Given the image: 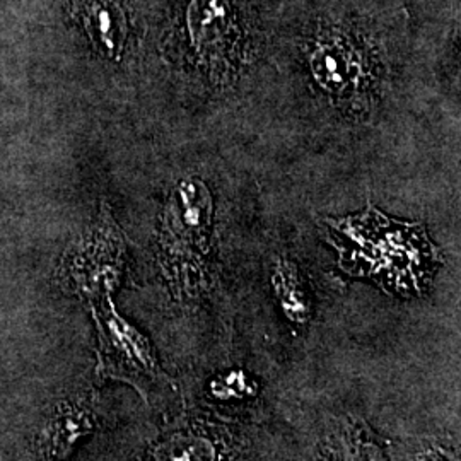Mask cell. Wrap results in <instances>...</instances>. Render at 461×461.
Listing matches in <instances>:
<instances>
[{
  "instance_id": "6da1fadb",
  "label": "cell",
  "mask_w": 461,
  "mask_h": 461,
  "mask_svg": "<svg viewBox=\"0 0 461 461\" xmlns=\"http://www.w3.org/2000/svg\"><path fill=\"white\" fill-rule=\"evenodd\" d=\"M329 241L340 268L398 296H417L441 264L422 224L400 222L369 205L363 214L329 219Z\"/></svg>"
},
{
  "instance_id": "7a4b0ae2",
  "label": "cell",
  "mask_w": 461,
  "mask_h": 461,
  "mask_svg": "<svg viewBox=\"0 0 461 461\" xmlns=\"http://www.w3.org/2000/svg\"><path fill=\"white\" fill-rule=\"evenodd\" d=\"M214 198L195 176L176 183L166 200L159 230V267L171 294L194 299L209 289L212 268Z\"/></svg>"
},
{
  "instance_id": "3957f363",
  "label": "cell",
  "mask_w": 461,
  "mask_h": 461,
  "mask_svg": "<svg viewBox=\"0 0 461 461\" xmlns=\"http://www.w3.org/2000/svg\"><path fill=\"white\" fill-rule=\"evenodd\" d=\"M89 306L98 335L96 378L101 383H125L149 403L150 396L169 383L154 347L146 335L118 314L112 296L96 299Z\"/></svg>"
},
{
  "instance_id": "277c9868",
  "label": "cell",
  "mask_w": 461,
  "mask_h": 461,
  "mask_svg": "<svg viewBox=\"0 0 461 461\" xmlns=\"http://www.w3.org/2000/svg\"><path fill=\"white\" fill-rule=\"evenodd\" d=\"M308 62L314 83L335 104L352 113L371 110L376 66L361 40L340 28L325 30L312 41Z\"/></svg>"
},
{
  "instance_id": "5b68a950",
  "label": "cell",
  "mask_w": 461,
  "mask_h": 461,
  "mask_svg": "<svg viewBox=\"0 0 461 461\" xmlns=\"http://www.w3.org/2000/svg\"><path fill=\"white\" fill-rule=\"evenodd\" d=\"M125 264V243L110 215L67 251L60 276L67 287L87 303L112 296Z\"/></svg>"
},
{
  "instance_id": "8992f818",
  "label": "cell",
  "mask_w": 461,
  "mask_h": 461,
  "mask_svg": "<svg viewBox=\"0 0 461 461\" xmlns=\"http://www.w3.org/2000/svg\"><path fill=\"white\" fill-rule=\"evenodd\" d=\"M230 0H190L186 28L198 64L214 83H230L240 67V28Z\"/></svg>"
},
{
  "instance_id": "52a82bcc",
  "label": "cell",
  "mask_w": 461,
  "mask_h": 461,
  "mask_svg": "<svg viewBox=\"0 0 461 461\" xmlns=\"http://www.w3.org/2000/svg\"><path fill=\"white\" fill-rule=\"evenodd\" d=\"M99 428L98 393L77 392L50 409L33 438L34 461H68Z\"/></svg>"
},
{
  "instance_id": "ba28073f",
  "label": "cell",
  "mask_w": 461,
  "mask_h": 461,
  "mask_svg": "<svg viewBox=\"0 0 461 461\" xmlns=\"http://www.w3.org/2000/svg\"><path fill=\"white\" fill-rule=\"evenodd\" d=\"M84 32L106 59L120 60L129 38V19L122 0H72Z\"/></svg>"
},
{
  "instance_id": "9c48e42d",
  "label": "cell",
  "mask_w": 461,
  "mask_h": 461,
  "mask_svg": "<svg viewBox=\"0 0 461 461\" xmlns=\"http://www.w3.org/2000/svg\"><path fill=\"white\" fill-rule=\"evenodd\" d=\"M146 461H224L222 443L202 429H175L148 451Z\"/></svg>"
},
{
  "instance_id": "30bf717a",
  "label": "cell",
  "mask_w": 461,
  "mask_h": 461,
  "mask_svg": "<svg viewBox=\"0 0 461 461\" xmlns=\"http://www.w3.org/2000/svg\"><path fill=\"white\" fill-rule=\"evenodd\" d=\"M323 461H386L375 432L361 419H344L323 443Z\"/></svg>"
},
{
  "instance_id": "8fae6325",
  "label": "cell",
  "mask_w": 461,
  "mask_h": 461,
  "mask_svg": "<svg viewBox=\"0 0 461 461\" xmlns=\"http://www.w3.org/2000/svg\"><path fill=\"white\" fill-rule=\"evenodd\" d=\"M272 289L282 313L297 327H306L313 316V301L306 279L293 260L279 258L272 268Z\"/></svg>"
},
{
  "instance_id": "7c38bea8",
  "label": "cell",
  "mask_w": 461,
  "mask_h": 461,
  "mask_svg": "<svg viewBox=\"0 0 461 461\" xmlns=\"http://www.w3.org/2000/svg\"><path fill=\"white\" fill-rule=\"evenodd\" d=\"M209 390L217 400L230 402V400H243L248 396L255 395L257 386L247 373L240 369H232L212 379L209 384Z\"/></svg>"
},
{
  "instance_id": "4fadbf2b",
  "label": "cell",
  "mask_w": 461,
  "mask_h": 461,
  "mask_svg": "<svg viewBox=\"0 0 461 461\" xmlns=\"http://www.w3.org/2000/svg\"><path fill=\"white\" fill-rule=\"evenodd\" d=\"M413 461H460L458 451L453 446L443 445V443H432V445L422 446Z\"/></svg>"
}]
</instances>
